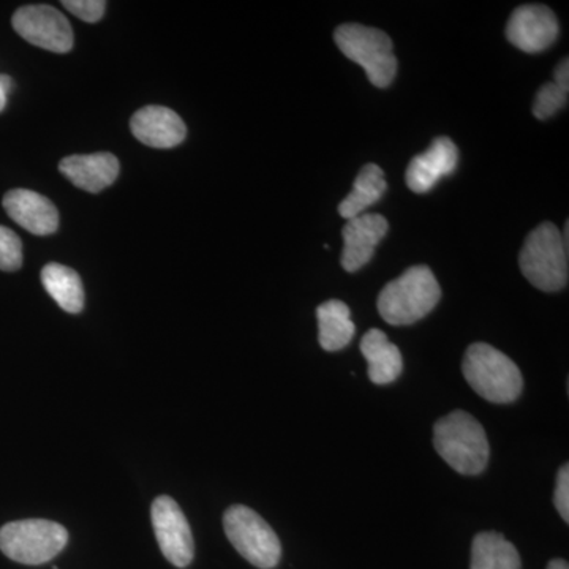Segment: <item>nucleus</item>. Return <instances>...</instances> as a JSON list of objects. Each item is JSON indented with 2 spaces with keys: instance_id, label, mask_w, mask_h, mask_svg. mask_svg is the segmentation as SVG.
<instances>
[{
  "instance_id": "obj_1",
  "label": "nucleus",
  "mask_w": 569,
  "mask_h": 569,
  "mask_svg": "<svg viewBox=\"0 0 569 569\" xmlns=\"http://www.w3.org/2000/svg\"><path fill=\"white\" fill-rule=\"evenodd\" d=\"M433 447L452 470L467 477L488 467L490 448L485 427L462 410L452 411L433 426Z\"/></svg>"
},
{
  "instance_id": "obj_2",
  "label": "nucleus",
  "mask_w": 569,
  "mask_h": 569,
  "mask_svg": "<svg viewBox=\"0 0 569 569\" xmlns=\"http://www.w3.org/2000/svg\"><path fill=\"white\" fill-rule=\"evenodd\" d=\"M440 298L441 288L436 276L430 268L419 264L389 282L378 296L377 307L388 325L408 326L429 316Z\"/></svg>"
},
{
  "instance_id": "obj_3",
  "label": "nucleus",
  "mask_w": 569,
  "mask_h": 569,
  "mask_svg": "<svg viewBox=\"0 0 569 569\" xmlns=\"http://www.w3.org/2000/svg\"><path fill=\"white\" fill-rule=\"evenodd\" d=\"M462 372L471 389L492 403H511L522 395L523 378L516 362L488 343L467 348Z\"/></svg>"
},
{
  "instance_id": "obj_4",
  "label": "nucleus",
  "mask_w": 569,
  "mask_h": 569,
  "mask_svg": "<svg viewBox=\"0 0 569 569\" xmlns=\"http://www.w3.org/2000/svg\"><path fill=\"white\" fill-rule=\"evenodd\" d=\"M519 266L523 277L538 290L553 293L567 287L568 242L556 224L541 223L527 236Z\"/></svg>"
},
{
  "instance_id": "obj_5",
  "label": "nucleus",
  "mask_w": 569,
  "mask_h": 569,
  "mask_svg": "<svg viewBox=\"0 0 569 569\" xmlns=\"http://www.w3.org/2000/svg\"><path fill=\"white\" fill-rule=\"evenodd\" d=\"M335 40L350 61L366 70L376 88L387 89L395 81L397 59L387 33L362 24H342L336 29Z\"/></svg>"
},
{
  "instance_id": "obj_6",
  "label": "nucleus",
  "mask_w": 569,
  "mask_h": 569,
  "mask_svg": "<svg viewBox=\"0 0 569 569\" xmlns=\"http://www.w3.org/2000/svg\"><path fill=\"white\" fill-rule=\"evenodd\" d=\"M67 542L69 531L51 520H18L0 529V550L22 565L48 563L62 552Z\"/></svg>"
},
{
  "instance_id": "obj_7",
  "label": "nucleus",
  "mask_w": 569,
  "mask_h": 569,
  "mask_svg": "<svg viewBox=\"0 0 569 569\" xmlns=\"http://www.w3.org/2000/svg\"><path fill=\"white\" fill-rule=\"evenodd\" d=\"M223 529L234 549L253 567L272 569L282 559V545L272 527L244 505L228 508Z\"/></svg>"
},
{
  "instance_id": "obj_8",
  "label": "nucleus",
  "mask_w": 569,
  "mask_h": 569,
  "mask_svg": "<svg viewBox=\"0 0 569 569\" xmlns=\"http://www.w3.org/2000/svg\"><path fill=\"white\" fill-rule=\"evenodd\" d=\"M153 533L164 559L176 568H186L192 563L194 542L189 520L171 497H159L151 508Z\"/></svg>"
},
{
  "instance_id": "obj_9",
  "label": "nucleus",
  "mask_w": 569,
  "mask_h": 569,
  "mask_svg": "<svg viewBox=\"0 0 569 569\" xmlns=\"http://www.w3.org/2000/svg\"><path fill=\"white\" fill-rule=\"evenodd\" d=\"M14 31L22 39L43 50L69 52L73 48V31L61 11L50 6L21 7L13 14Z\"/></svg>"
},
{
  "instance_id": "obj_10",
  "label": "nucleus",
  "mask_w": 569,
  "mask_h": 569,
  "mask_svg": "<svg viewBox=\"0 0 569 569\" xmlns=\"http://www.w3.org/2000/svg\"><path fill=\"white\" fill-rule=\"evenodd\" d=\"M560 26L556 13L546 6H520L512 11L507 26V39L519 50L541 52L559 39Z\"/></svg>"
},
{
  "instance_id": "obj_11",
  "label": "nucleus",
  "mask_w": 569,
  "mask_h": 569,
  "mask_svg": "<svg viewBox=\"0 0 569 569\" xmlns=\"http://www.w3.org/2000/svg\"><path fill=\"white\" fill-rule=\"evenodd\" d=\"M389 223L381 213H361L348 220L343 227V250L340 263L347 272H356L365 268L381 239L388 233Z\"/></svg>"
},
{
  "instance_id": "obj_12",
  "label": "nucleus",
  "mask_w": 569,
  "mask_h": 569,
  "mask_svg": "<svg viewBox=\"0 0 569 569\" xmlns=\"http://www.w3.org/2000/svg\"><path fill=\"white\" fill-rule=\"evenodd\" d=\"M459 163L458 146L448 137H438L426 152L411 159L406 182L411 192H430L445 176L455 173Z\"/></svg>"
},
{
  "instance_id": "obj_13",
  "label": "nucleus",
  "mask_w": 569,
  "mask_h": 569,
  "mask_svg": "<svg viewBox=\"0 0 569 569\" xmlns=\"http://www.w3.org/2000/svg\"><path fill=\"white\" fill-rule=\"evenodd\" d=\"M3 209L20 227L36 236L54 233L59 227V212L43 194L32 190H10L3 197Z\"/></svg>"
},
{
  "instance_id": "obj_14",
  "label": "nucleus",
  "mask_w": 569,
  "mask_h": 569,
  "mask_svg": "<svg viewBox=\"0 0 569 569\" xmlns=\"http://www.w3.org/2000/svg\"><path fill=\"white\" fill-rule=\"evenodd\" d=\"M138 141L149 148L170 149L186 140L187 127L170 108L146 107L134 112L130 121Z\"/></svg>"
},
{
  "instance_id": "obj_15",
  "label": "nucleus",
  "mask_w": 569,
  "mask_h": 569,
  "mask_svg": "<svg viewBox=\"0 0 569 569\" xmlns=\"http://www.w3.org/2000/svg\"><path fill=\"white\" fill-rule=\"evenodd\" d=\"M59 170L78 189L99 193L118 179L119 160L108 152L70 156L62 159Z\"/></svg>"
},
{
  "instance_id": "obj_16",
  "label": "nucleus",
  "mask_w": 569,
  "mask_h": 569,
  "mask_svg": "<svg viewBox=\"0 0 569 569\" xmlns=\"http://www.w3.org/2000/svg\"><path fill=\"white\" fill-rule=\"evenodd\" d=\"M361 353L369 366V378L378 387L395 383L403 369L402 353L380 329H370L361 340Z\"/></svg>"
},
{
  "instance_id": "obj_17",
  "label": "nucleus",
  "mask_w": 569,
  "mask_h": 569,
  "mask_svg": "<svg viewBox=\"0 0 569 569\" xmlns=\"http://www.w3.org/2000/svg\"><path fill=\"white\" fill-rule=\"evenodd\" d=\"M318 342L326 351H340L356 335L350 307L339 299L326 301L317 309Z\"/></svg>"
},
{
  "instance_id": "obj_18",
  "label": "nucleus",
  "mask_w": 569,
  "mask_h": 569,
  "mask_svg": "<svg viewBox=\"0 0 569 569\" xmlns=\"http://www.w3.org/2000/svg\"><path fill=\"white\" fill-rule=\"evenodd\" d=\"M518 549L497 531H482L471 545L470 569H520Z\"/></svg>"
},
{
  "instance_id": "obj_19",
  "label": "nucleus",
  "mask_w": 569,
  "mask_h": 569,
  "mask_svg": "<svg viewBox=\"0 0 569 569\" xmlns=\"http://www.w3.org/2000/svg\"><path fill=\"white\" fill-rule=\"evenodd\" d=\"M387 189L383 170L376 163H367L355 179L353 190L339 204L340 216L347 220L361 216L367 208L380 201Z\"/></svg>"
},
{
  "instance_id": "obj_20",
  "label": "nucleus",
  "mask_w": 569,
  "mask_h": 569,
  "mask_svg": "<svg viewBox=\"0 0 569 569\" xmlns=\"http://www.w3.org/2000/svg\"><path fill=\"white\" fill-rule=\"evenodd\" d=\"M41 283L59 307L69 313H80L84 307V288L80 276L71 268L59 263L44 266Z\"/></svg>"
},
{
  "instance_id": "obj_21",
  "label": "nucleus",
  "mask_w": 569,
  "mask_h": 569,
  "mask_svg": "<svg viewBox=\"0 0 569 569\" xmlns=\"http://www.w3.org/2000/svg\"><path fill=\"white\" fill-rule=\"evenodd\" d=\"M569 92V61L563 59L553 71V82L542 86L533 103V116L539 121L552 118L567 107Z\"/></svg>"
},
{
  "instance_id": "obj_22",
  "label": "nucleus",
  "mask_w": 569,
  "mask_h": 569,
  "mask_svg": "<svg viewBox=\"0 0 569 569\" xmlns=\"http://www.w3.org/2000/svg\"><path fill=\"white\" fill-rule=\"evenodd\" d=\"M22 264V244L14 231L0 224V269L18 271Z\"/></svg>"
},
{
  "instance_id": "obj_23",
  "label": "nucleus",
  "mask_w": 569,
  "mask_h": 569,
  "mask_svg": "<svg viewBox=\"0 0 569 569\" xmlns=\"http://www.w3.org/2000/svg\"><path fill=\"white\" fill-rule=\"evenodd\" d=\"M62 6L82 21L97 22L102 20L107 3L103 0H66Z\"/></svg>"
},
{
  "instance_id": "obj_24",
  "label": "nucleus",
  "mask_w": 569,
  "mask_h": 569,
  "mask_svg": "<svg viewBox=\"0 0 569 569\" xmlns=\"http://www.w3.org/2000/svg\"><path fill=\"white\" fill-rule=\"evenodd\" d=\"M553 505L559 511L560 518L569 522V467L563 466L557 475L556 492H553Z\"/></svg>"
},
{
  "instance_id": "obj_25",
  "label": "nucleus",
  "mask_w": 569,
  "mask_h": 569,
  "mask_svg": "<svg viewBox=\"0 0 569 569\" xmlns=\"http://www.w3.org/2000/svg\"><path fill=\"white\" fill-rule=\"evenodd\" d=\"M548 569H569V567L567 561L557 559L550 561V563L548 565Z\"/></svg>"
},
{
  "instance_id": "obj_26",
  "label": "nucleus",
  "mask_w": 569,
  "mask_h": 569,
  "mask_svg": "<svg viewBox=\"0 0 569 569\" xmlns=\"http://www.w3.org/2000/svg\"><path fill=\"white\" fill-rule=\"evenodd\" d=\"M7 96H9V93H7L6 89H3L2 84H0V112H2L3 108H6Z\"/></svg>"
}]
</instances>
